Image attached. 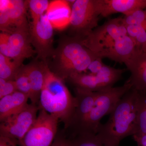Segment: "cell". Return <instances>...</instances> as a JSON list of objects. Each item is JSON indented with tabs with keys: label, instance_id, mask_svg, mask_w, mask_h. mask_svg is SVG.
Segmentation results:
<instances>
[{
	"label": "cell",
	"instance_id": "obj_1",
	"mask_svg": "<svg viewBox=\"0 0 146 146\" xmlns=\"http://www.w3.org/2000/svg\"><path fill=\"white\" fill-rule=\"evenodd\" d=\"M82 40L98 57L118 63L125 64L136 50L135 42L120 17L110 19Z\"/></svg>",
	"mask_w": 146,
	"mask_h": 146
},
{
	"label": "cell",
	"instance_id": "obj_2",
	"mask_svg": "<svg viewBox=\"0 0 146 146\" xmlns=\"http://www.w3.org/2000/svg\"><path fill=\"white\" fill-rule=\"evenodd\" d=\"M137 91L132 89L126 93L110 114L105 123H101L97 136L106 146H119L120 142L136 133Z\"/></svg>",
	"mask_w": 146,
	"mask_h": 146
},
{
	"label": "cell",
	"instance_id": "obj_3",
	"mask_svg": "<svg viewBox=\"0 0 146 146\" xmlns=\"http://www.w3.org/2000/svg\"><path fill=\"white\" fill-rule=\"evenodd\" d=\"M52 56L53 63L50 71L63 80L83 73L98 57L84 45L81 39L74 36L61 41Z\"/></svg>",
	"mask_w": 146,
	"mask_h": 146
},
{
	"label": "cell",
	"instance_id": "obj_4",
	"mask_svg": "<svg viewBox=\"0 0 146 146\" xmlns=\"http://www.w3.org/2000/svg\"><path fill=\"white\" fill-rule=\"evenodd\" d=\"M44 110L56 117L68 127L77 106V100L70 93L63 80L50 70L47 71L38 104Z\"/></svg>",
	"mask_w": 146,
	"mask_h": 146
},
{
	"label": "cell",
	"instance_id": "obj_5",
	"mask_svg": "<svg viewBox=\"0 0 146 146\" xmlns=\"http://www.w3.org/2000/svg\"><path fill=\"white\" fill-rule=\"evenodd\" d=\"M132 88L128 80L123 86L112 87L97 92L96 98L85 121L77 132L97 134L102 118L110 114L124 95Z\"/></svg>",
	"mask_w": 146,
	"mask_h": 146
},
{
	"label": "cell",
	"instance_id": "obj_6",
	"mask_svg": "<svg viewBox=\"0 0 146 146\" xmlns=\"http://www.w3.org/2000/svg\"><path fill=\"white\" fill-rule=\"evenodd\" d=\"M101 8V0L75 1L72 5L70 24L74 36L83 39L96 28Z\"/></svg>",
	"mask_w": 146,
	"mask_h": 146
},
{
	"label": "cell",
	"instance_id": "obj_7",
	"mask_svg": "<svg viewBox=\"0 0 146 146\" xmlns=\"http://www.w3.org/2000/svg\"><path fill=\"white\" fill-rule=\"evenodd\" d=\"M59 120L42 109L29 131L18 143L21 146H51L58 133Z\"/></svg>",
	"mask_w": 146,
	"mask_h": 146
},
{
	"label": "cell",
	"instance_id": "obj_8",
	"mask_svg": "<svg viewBox=\"0 0 146 146\" xmlns=\"http://www.w3.org/2000/svg\"><path fill=\"white\" fill-rule=\"evenodd\" d=\"M0 53L22 65L26 58L36 53L33 48L29 29H17L0 35Z\"/></svg>",
	"mask_w": 146,
	"mask_h": 146
},
{
	"label": "cell",
	"instance_id": "obj_9",
	"mask_svg": "<svg viewBox=\"0 0 146 146\" xmlns=\"http://www.w3.org/2000/svg\"><path fill=\"white\" fill-rule=\"evenodd\" d=\"M39 110L38 105L28 104L21 111L1 122L0 136L18 145L36 121Z\"/></svg>",
	"mask_w": 146,
	"mask_h": 146
},
{
	"label": "cell",
	"instance_id": "obj_10",
	"mask_svg": "<svg viewBox=\"0 0 146 146\" xmlns=\"http://www.w3.org/2000/svg\"><path fill=\"white\" fill-rule=\"evenodd\" d=\"M125 70L116 69L104 65L97 74H76L71 76L68 80L75 88L98 92L113 87L114 84L121 78Z\"/></svg>",
	"mask_w": 146,
	"mask_h": 146
},
{
	"label": "cell",
	"instance_id": "obj_11",
	"mask_svg": "<svg viewBox=\"0 0 146 146\" xmlns=\"http://www.w3.org/2000/svg\"><path fill=\"white\" fill-rule=\"evenodd\" d=\"M53 29L46 13L37 23H32L30 29L31 44L37 54V58L47 65V58L52 56L54 52L52 48Z\"/></svg>",
	"mask_w": 146,
	"mask_h": 146
},
{
	"label": "cell",
	"instance_id": "obj_12",
	"mask_svg": "<svg viewBox=\"0 0 146 146\" xmlns=\"http://www.w3.org/2000/svg\"><path fill=\"white\" fill-rule=\"evenodd\" d=\"M75 94L77 106L68 127L70 135L77 132L86 119L96 98L97 92L88 91L80 88H75Z\"/></svg>",
	"mask_w": 146,
	"mask_h": 146
},
{
	"label": "cell",
	"instance_id": "obj_13",
	"mask_svg": "<svg viewBox=\"0 0 146 146\" xmlns=\"http://www.w3.org/2000/svg\"><path fill=\"white\" fill-rule=\"evenodd\" d=\"M125 64L131 73L128 80L132 85V88L146 93V52L136 49Z\"/></svg>",
	"mask_w": 146,
	"mask_h": 146
},
{
	"label": "cell",
	"instance_id": "obj_14",
	"mask_svg": "<svg viewBox=\"0 0 146 146\" xmlns=\"http://www.w3.org/2000/svg\"><path fill=\"white\" fill-rule=\"evenodd\" d=\"M25 66L31 90L29 99L31 103L38 105L48 66L42 61L35 60Z\"/></svg>",
	"mask_w": 146,
	"mask_h": 146
},
{
	"label": "cell",
	"instance_id": "obj_15",
	"mask_svg": "<svg viewBox=\"0 0 146 146\" xmlns=\"http://www.w3.org/2000/svg\"><path fill=\"white\" fill-rule=\"evenodd\" d=\"M101 16L107 17L113 13L128 15L146 9V0H101Z\"/></svg>",
	"mask_w": 146,
	"mask_h": 146
},
{
	"label": "cell",
	"instance_id": "obj_16",
	"mask_svg": "<svg viewBox=\"0 0 146 146\" xmlns=\"http://www.w3.org/2000/svg\"><path fill=\"white\" fill-rule=\"evenodd\" d=\"M71 13L68 1L57 0L50 3L46 14L54 28L62 29L70 25Z\"/></svg>",
	"mask_w": 146,
	"mask_h": 146
},
{
	"label": "cell",
	"instance_id": "obj_17",
	"mask_svg": "<svg viewBox=\"0 0 146 146\" xmlns=\"http://www.w3.org/2000/svg\"><path fill=\"white\" fill-rule=\"evenodd\" d=\"M29 99L27 95L19 91L0 99V122L23 109Z\"/></svg>",
	"mask_w": 146,
	"mask_h": 146
},
{
	"label": "cell",
	"instance_id": "obj_18",
	"mask_svg": "<svg viewBox=\"0 0 146 146\" xmlns=\"http://www.w3.org/2000/svg\"><path fill=\"white\" fill-rule=\"evenodd\" d=\"M25 2L21 0H11L9 13L11 27L17 29H29L25 15Z\"/></svg>",
	"mask_w": 146,
	"mask_h": 146
},
{
	"label": "cell",
	"instance_id": "obj_19",
	"mask_svg": "<svg viewBox=\"0 0 146 146\" xmlns=\"http://www.w3.org/2000/svg\"><path fill=\"white\" fill-rule=\"evenodd\" d=\"M136 91L137 120L134 135H141L146 134V93Z\"/></svg>",
	"mask_w": 146,
	"mask_h": 146
},
{
	"label": "cell",
	"instance_id": "obj_20",
	"mask_svg": "<svg viewBox=\"0 0 146 146\" xmlns=\"http://www.w3.org/2000/svg\"><path fill=\"white\" fill-rule=\"evenodd\" d=\"M0 53V78L14 80L19 69L23 65Z\"/></svg>",
	"mask_w": 146,
	"mask_h": 146
},
{
	"label": "cell",
	"instance_id": "obj_21",
	"mask_svg": "<svg viewBox=\"0 0 146 146\" xmlns=\"http://www.w3.org/2000/svg\"><path fill=\"white\" fill-rule=\"evenodd\" d=\"M125 26L128 34L135 42L136 49L146 52V23Z\"/></svg>",
	"mask_w": 146,
	"mask_h": 146
},
{
	"label": "cell",
	"instance_id": "obj_22",
	"mask_svg": "<svg viewBox=\"0 0 146 146\" xmlns=\"http://www.w3.org/2000/svg\"><path fill=\"white\" fill-rule=\"evenodd\" d=\"M68 138L71 146H106L94 133H79Z\"/></svg>",
	"mask_w": 146,
	"mask_h": 146
},
{
	"label": "cell",
	"instance_id": "obj_23",
	"mask_svg": "<svg viewBox=\"0 0 146 146\" xmlns=\"http://www.w3.org/2000/svg\"><path fill=\"white\" fill-rule=\"evenodd\" d=\"M32 23H36L40 21L43 13L47 11L50 3L47 0H31L28 1Z\"/></svg>",
	"mask_w": 146,
	"mask_h": 146
},
{
	"label": "cell",
	"instance_id": "obj_24",
	"mask_svg": "<svg viewBox=\"0 0 146 146\" xmlns=\"http://www.w3.org/2000/svg\"><path fill=\"white\" fill-rule=\"evenodd\" d=\"M14 80L16 82L18 91L27 95L30 98L31 90L28 76L25 65H22L19 69Z\"/></svg>",
	"mask_w": 146,
	"mask_h": 146
},
{
	"label": "cell",
	"instance_id": "obj_25",
	"mask_svg": "<svg viewBox=\"0 0 146 146\" xmlns=\"http://www.w3.org/2000/svg\"><path fill=\"white\" fill-rule=\"evenodd\" d=\"M9 1H0V28L3 32H11V28L9 13Z\"/></svg>",
	"mask_w": 146,
	"mask_h": 146
},
{
	"label": "cell",
	"instance_id": "obj_26",
	"mask_svg": "<svg viewBox=\"0 0 146 146\" xmlns=\"http://www.w3.org/2000/svg\"><path fill=\"white\" fill-rule=\"evenodd\" d=\"M123 21L125 26L143 25L146 23V9L138 10L125 16Z\"/></svg>",
	"mask_w": 146,
	"mask_h": 146
},
{
	"label": "cell",
	"instance_id": "obj_27",
	"mask_svg": "<svg viewBox=\"0 0 146 146\" xmlns=\"http://www.w3.org/2000/svg\"><path fill=\"white\" fill-rule=\"evenodd\" d=\"M18 91L15 80L0 78V99Z\"/></svg>",
	"mask_w": 146,
	"mask_h": 146
},
{
	"label": "cell",
	"instance_id": "obj_28",
	"mask_svg": "<svg viewBox=\"0 0 146 146\" xmlns=\"http://www.w3.org/2000/svg\"><path fill=\"white\" fill-rule=\"evenodd\" d=\"M102 59L101 58L98 57L91 62L88 68V70L91 72L90 74H97L101 70L105 65L103 63Z\"/></svg>",
	"mask_w": 146,
	"mask_h": 146
},
{
	"label": "cell",
	"instance_id": "obj_29",
	"mask_svg": "<svg viewBox=\"0 0 146 146\" xmlns=\"http://www.w3.org/2000/svg\"><path fill=\"white\" fill-rule=\"evenodd\" d=\"M63 133L57 134L51 146H71L69 138H67Z\"/></svg>",
	"mask_w": 146,
	"mask_h": 146
},
{
	"label": "cell",
	"instance_id": "obj_30",
	"mask_svg": "<svg viewBox=\"0 0 146 146\" xmlns=\"http://www.w3.org/2000/svg\"><path fill=\"white\" fill-rule=\"evenodd\" d=\"M16 142L10 138L0 136V146H17Z\"/></svg>",
	"mask_w": 146,
	"mask_h": 146
},
{
	"label": "cell",
	"instance_id": "obj_31",
	"mask_svg": "<svg viewBox=\"0 0 146 146\" xmlns=\"http://www.w3.org/2000/svg\"><path fill=\"white\" fill-rule=\"evenodd\" d=\"M132 136L138 144V146H146V134L134 135Z\"/></svg>",
	"mask_w": 146,
	"mask_h": 146
}]
</instances>
